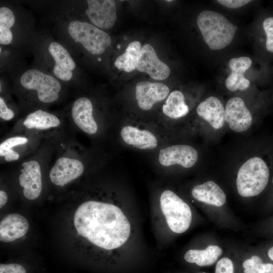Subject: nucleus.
<instances>
[{"label": "nucleus", "instance_id": "obj_1", "mask_svg": "<svg viewBox=\"0 0 273 273\" xmlns=\"http://www.w3.org/2000/svg\"><path fill=\"white\" fill-rule=\"evenodd\" d=\"M78 233L95 245L111 250L122 246L131 233L122 210L113 204L88 201L80 204L73 218Z\"/></svg>", "mask_w": 273, "mask_h": 273}, {"label": "nucleus", "instance_id": "obj_2", "mask_svg": "<svg viewBox=\"0 0 273 273\" xmlns=\"http://www.w3.org/2000/svg\"><path fill=\"white\" fill-rule=\"evenodd\" d=\"M63 27L64 34L72 44L91 55L103 54L111 44V38L106 32L80 18H69Z\"/></svg>", "mask_w": 273, "mask_h": 273}, {"label": "nucleus", "instance_id": "obj_3", "mask_svg": "<svg viewBox=\"0 0 273 273\" xmlns=\"http://www.w3.org/2000/svg\"><path fill=\"white\" fill-rule=\"evenodd\" d=\"M197 24L211 50H220L229 46L237 29V26L223 15L212 10L201 12L197 18Z\"/></svg>", "mask_w": 273, "mask_h": 273}, {"label": "nucleus", "instance_id": "obj_4", "mask_svg": "<svg viewBox=\"0 0 273 273\" xmlns=\"http://www.w3.org/2000/svg\"><path fill=\"white\" fill-rule=\"evenodd\" d=\"M270 177L266 162L260 157L251 158L238 171L236 185L239 194L244 197L259 195L267 187Z\"/></svg>", "mask_w": 273, "mask_h": 273}, {"label": "nucleus", "instance_id": "obj_5", "mask_svg": "<svg viewBox=\"0 0 273 273\" xmlns=\"http://www.w3.org/2000/svg\"><path fill=\"white\" fill-rule=\"evenodd\" d=\"M16 79L22 88L35 92L38 100L42 103H52L59 98L62 88L61 81L42 69H25L20 73Z\"/></svg>", "mask_w": 273, "mask_h": 273}, {"label": "nucleus", "instance_id": "obj_6", "mask_svg": "<svg viewBox=\"0 0 273 273\" xmlns=\"http://www.w3.org/2000/svg\"><path fill=\"white\" fill-rule=\"evenodd\" d=\"M160 204L171 231L181 234L189 228L192 218L191 209L175 193L169 190L163 191L160 196Z\"/></svg>", "mask_w": 273, "mask_h": 273}, {"label": "nucleus", "instance_id": "obj_7", "mask_svg": "<svg viewBox=\"0 0 273 273\" xmlns=\"http://www.w3.org/2000/svg\"><path fill=\"white\" fill-rule=\"evenodd\" d=\"M47 53L53 61L52 74L60 81L69 82L75 79L77 66L68 50L62 43L51 41L47 48Z\"/></svg>", "mask_w": 273, "mask_h": 273}, {"label": "nucleus", "instance_id": "obj_8", "mask_svg": "<svg viewBox=\"0 0 273 273\" xmlns=\"http://www.w3.org/2000/svg\"><path fill=\"white\" fill-rule=\"evenodd\" d=\"M84 11L89 23L101 29L111 28L116 20V3L113 0H87Z\"/></svg>", "mask_w": 273, "mask_h": 273}, {"label": "nucleus", "instance_id": "obj_9", "mask_svg": "<svg viewBox=\"0 0 273 273\" xmlns=\"http://www.w3.org/2000/svg\"><path fill=\"white\" fill-rule=\"evenodd\" d=\"M198 155L197 150L192 146L174 145L161 149L159 151L158 160L164 166L178 164L189 168L195 164Z\"/></svg>", "mask_w": 273, "mask_h": 273}, {"label": "nucleus", "instance_id": "obj_10", "mask_svg": "<svg viewBox=\"0 0 273 273\" xmlns=\"http://www.w3.org/2000/svg\"><path fill=\"white\" fill-rule=\"evenodd\" d=\"M136 69L156 80L165 79L170 73L168 66L159 59L154 48L148 43L141 48Z\"/></svg>", "mask_w": 273, "mask_h": 273}, {"label": "nucleus", "instance_id": "obj_11", "mask_svg": "<svg viewBox=\"0 0 273 273\" xmlns=\"http://www.w3.org/2000/svg\"><path fill=\"white\" fill-rule=\"evenodd\" d=\"M224 118L229 127L238 132L248 130L252 123V117L250 111L246 106L243 100L237 97L232 98L227 102Z\"/></svg>", "mask_w": 273, "mask_h": 273}, {"label": "nucleus", "instance_id": "obj_12", "mask_svg": "<svg viewBox=\"0 0 273 273\" xmlns=\"http://www.w3.org/2000/svg\"><path fill=\"white\" fill-rule=\"evenodd\" d=\"M168 87L160 82L148 81L139 82L135 86V98L138 105L143 110H150L154 105L167 98Z\"/></svg>", "mask_w": 273, "mask_h": 273}, {"label": "nucleus", "instance_id": "obj_13", "mask_svg": "<svg viewBox=\"0 0 273 273\" xmlns=\"http://www.w3.org/2000/svg\"><path fill=\"white\" fill-rule=\"evenodd\" d=\"M19 177L20 186L23 188V193L28 200L38 198L42 190L41 169L39 163L35 160L24 162L22 164Z\"/></svg>", "mask_w": 273, "mask_h": 273}, {"label": "nucleus", "instance_id": "obj_14", "mask_svg": "<svg viewBox=\"0 0 273 273\" xmlns=\"http://www.w3.org/2000/svg\"><path fill=\"white\" fill-rule=\"evenodd\" d=\"M82 163L76 159L60 157L55 163L50 173L53 184L63 187L80 176L83 173Z\"/></svg>", "mask_w": 273, "mask_h": 273}, {"label": "nucleus", "instance_id": "obj_15", "mask_svg": "<svg viewBox=\"0 0 273 273\" xmlns=\"http://www.w3.org/2000/svg\"><path fill=\"white\" fill-rule=\"evenodd\" d=\"M91 101L85 97L77 99L71 108V115L77 126L83 131L94 134L98 130V125L93 115Z\"/></svg>", "mask_w": 273, "mask_h": 273}, {"label": "nucleus", "instance_id": "obj_16", "mask_svg": "<svg viewBox=\"0 0 273 273\" xmlns=\"http://www.w3.org/2000/svg\"><path fill=\"white\" fill-rule=\"evenodd\" d=\"M29 224L27 219L18 213L7 215L0 223V240L4 242L14 241L24 236Z\"/></svg>", "mask_w": 273, "mask_h": 273}, {"label": "nucleus", "instance_id": "obj_17", "mask_svg": "<svg viewBox=\"0 0 273 273\" xmlns=\"http://www.w3.org/2000/svg\"><path fill=\"white\" fill-rule=\"evenodd\" d=\"M199 117L206 121L213 128H222L225 122L224 108L217 98L210 96L202 101L196 109Z\"/></svg>", "mask_w": 273, "mask_h": 273}, {"label": "nucleus", "instance_id": "obj_18", "mask_svg": "<svg viewBox=\"0 0 273 273\" xmlns=\"http://www.w3.org/2000/svg\"><path fill=\"white\" fill-rule=\"evenodd\" d=\"M18 15L15 10L7 6L0 7V44L10 46L16 44Z\"/></svg>", "mask_w": 273, "mask_h": 273}, {"label": "nucleus", "instance_id": "obj_19", "mask_svg": "<svg viewBox=\"0 0 273 273\" xmlns=\"http://www.w3.org/2000/svg\"><path fill=\"white\" fill-rule=\"evenodd\" d=\"M120 135L125 143L141 150L153 149L158 145L157 138L151 131L133 126H123Z\"/></svg>", "mask_w": 273, "mask_h": 273}, {"label": "nucleus", "instance_id": "obj_20", "mask_svg": "<svg viewBox=\"0 0 273 273\" xmlns=\"http://www.w3.org/2000/svg\"><path fill=\"white\" fill-rule=\"evenodd\" d=\"M192 195L199 201L217 207L223 206L226 200L223 191L211 180L195 186L192 190Z\"/></svg>", "mask_w": 273, "mask_h": 273}, {"label": "nucleus", "instance_id": "obj_21", "mask_svg": "<svg viewBox=\"0 0 273 273\" xmlns=\"http://www.w3.org/2000/svg\"><path fill=\"white\" fill-rule=\"evenodd\" d=\"M222 253L218 246L210 245L203 250L190 249L184 255L185 260L195 263L201 266H208L214 263Z\"/></svg>", "mask_w": 273, "mask_h": 273}, {"label": "nucleus", "instance_id": "obj_22", "mask_svg": "<svg viewBox=\"0 0 273 273\" xmlns=\"http://www.w3.org/2000/svg\"><path fill=\"white\" fill-rule=\"evenodd\" d=\"M163 113L168 117L177 119L187 115L189 112L183 93L178 90L171 92L162 106Z\"/></svg>", "mask_w": 273, "mask_h": 273}, {"label": "nucleus", "instance_id": "obj_23", "mask_svg": "<svg viewBox=\"0 0 273 273\" xmlns=\"http://www.w3.org/2000/svg\"><path fill=\"white\" fill-rule=\"evenodd\" d=\"M60 124L57 116L42 110L30 113L23 122V125L29 129H47L57 127Z\"/></svg>", "mask_w": 273, "mask_h": 273}, {"label": "nucleus", "instance_id": "obj_24", "mask_svg": "<svg viewBox=\"0 0 273 273\" xmlns=\"http://www.w3.org/2000/svg\"><path fill=\"white\" fill-rule=\"evenodd\" d=\"M141 48V44L139 41L129 43L125 52L116 59L115 67L118 70L126 72L134 70L136 68Z\"/></svg>", "mask_w": 273, "mask_h": 273}, {"label": "nucleus", "instance_id": "obj_25", "mask_svg": "<svg viewBox=\"0 0 273 273\" xmlns=\"http://www.w3.org/2000/svg\"><path fill=\"white\" fill-rule=\"evenodd\" d=\"M27 142L28 139L26 138L18 136L6 140L0 145V156H4L8 162L18 160L19 158V154L12 148L25 144Z\"/></svg>", "mask_w": 273, "mask_h": 273}, {"label": "nucleus", "instance_id": "obj_26", "mask_svg": "<svg viewBox=\"0 0 273 273\" xmlns=\"http://www.w3.org/2000/svg\"><path fill=\"white\" fill-rule=\"evenodd\" d=\"M244 273H273V263L264 262L259 255H254L243 264Z\"/></svg>", "mask_w": 273, "mask_h": 273}, {"label": "nucleus", "instance_id": "obj_27", "mask_svg": "<svg viewBox=\"0 0 273 273\" xmlns=\"http://www.w3.org/2000/svg\"><path fill=\"white\" fill-rule=\"evenodd\" d=\"M225 85L229 90L235 92L246 89L250 86V82L245 77L244 74L231 72L225 79Z\"/></svg>", "mask_w": 273, "mask_h": 273}, {"label": "nucleus", "instance_id": "obj_28", "mask_svg": "<svg viewBox=\"0 0 273 273\" xmlns=\"http://www.w3.org/2000/svg\"><path fill=\"white\" fill-rule=\"evenodd\" d=\"M252 63V60L249 57H241L230 59L229 62V66L231 72L245 74L251 67Z\"/></svg>", "mask_w": 273, "mask_h": 273}, {"label": "nucleus", "instance_id": "obj_29", "mask_svg": "<svg viewBox=\"0 0 273 273\" xmlns=\"http://www.w3.org/2000/svg\"><path fill=\"white\" fill-rule=\"evenodd\" d=\"M262 27L266 39V50L270 53H273V16L268 17L262 22Z\"/></svg>", "mask_w": 273, "mask_h": 273}, {"label": "nucleus", "instance_id": "obj_30", "mask_svg": "<svg viewBox=\"0 0 273 273\" xmlns=\"http://www.w3.org/2000/svg\"><path fill=\"white\" fill-rule=\"evenodd\" d=\"M215 273H234V264L228 257L220 259L216 263Z\"/></svg>", "mask_w": 273, "mask_h": 273}, {"label": "nucleus", "instance_id": "obj_31", "mask_svg": "<svg viewBox=\"0 0 273 273\" xmlns=\"http://www.w3.org/2000/svg\"><path fill=\"white\" fill-rule=\"evenodd\" d=\"M0 273H26V271L22 265L18 263H1Z\"/></svg>", "mask_w": 273, "mask_h": 273}, {"label": "nucleus", "instance_id": "obj_32", "mask_svg": "<svg viewBox=\"0 0 273 273\" xmlns=\"http://www.w3.org/2000/svg\"><path fill=\"white\" fill-rule=\"evenodd\" d=\"M216 2L222 6L231 9L240 8L251 2L250 0H218Z\"/></svg>", "mask_w": 273, "mask_h": 273}, {"label": "nucleus", "instance_id": "obj_33", "mask_svg": "<svg viewBox=\"0 0 273 273\" xmlns=\"http://www.w3.org/2000/svg\"><path fill=\"white\" fill-rule=\"evenodd\" d=\"M14 113L13 111L9 108L4 99L0 97V117L5 120H9L13 118Z\"/></svg>", "mask_w": 273, "mask_h": 273}, {"label": "nucleus", "instance_id": "obj_34", "mask_svg": "<svg viewBox=\"0 0 273 273\" xmlns=\"http://www.w3.org/2000/svg\"><path fill=\"white\" fill-rule=\"evenodd\" d=\"M8 200V196L5 192L0 191V207L2 208L5 205Z\"/></svg>", "mask_w": 273, "mask_h": 273}, {"label": "nucleus", "instance_id": "obj_35", "mask_svg": "<svg viewBox=\"0 0 273 273\" xmlns=\"http://www.w3.org/2000/svg\"><path fill=\"white\" fill-rule=\"evenodd\" d=\"M266 251L267 257L273 261V244H270Z\"/></svg>", "mask_w": 273, "mask_h": 273}, {"label": "nucleus", "instance_id": "obj_36", "mask_svg": "<svg viewBox=\"0 0 273 273\" xmlns=\"http://www.w3.org/2000/svg\"><path fill=\"white\" fill-rule=\"evenodd\" d=\"M269 229L270 230H271L272 232H273V219L271 221H270L269 224Z\"/></svg>", "mask_w": 273, "mask_h": 273}, {"label": "nucleus", "instance_id": "obj_37", "mask_svg": "<svg viewBox=\"0 0 273 273\" xmlns=\"http://www.w3.org/2000/svg\"><path fill=\"white\" fill-rule=\"evenodd\" d=\"M271 185H272V186L273 187V175H272V176L271 177Z\"/></svg>", "mask_w": 273, "mask_h": 273}, {"label": "nucleus", "instance_id": "obj_38", "mask_svg": "<svg viewBox=\"0 0 273 273\" xmlns=\"http://www.w3.org/2000/svg\"><path fill=\"white\" fill-rule=\"evenodd\" d=\"M200 273H206V272H200Z\"/></svg>", "mask_w": 273, "mask_h": 273}]
</instances>
